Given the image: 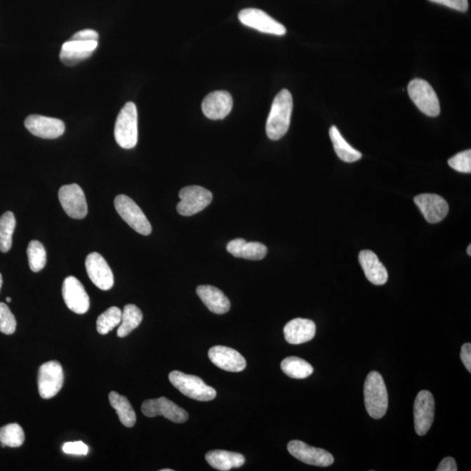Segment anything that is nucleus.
<instances>
[{
    "instance_id": "b1692460",
    "label": "nucleus",
    "mask_w": 471,
    "mask_h": 471,
    "mask_svg": "<svg viewBox=\"0 0 471 471\" xmlns=\"http://www.w3.org/2000/svg\"><path fill=\"white\" fill-rule=\"evenodd\" d=\"M206 461L212 468L221 471L240 468L246 463L244 456L239 453L226 451H212L206 456Z\"/></svg>"
},
{
    "instance_id": "2f4dec72",
    "label": "nucleus",
    "mask_w": 471,
    "mask_h": 471,
    "mask_svg": "<svg viewBox=\"0 0 471 471\" xmlns=\"http://www.w3.org/2000/svg\"><path fill=\"white\" fill-rule=\"evenodd\" d=\"M27 257L32 272H41L46 264V251L44 246L37 240H32L28 244Z\"/></svg>"
},
{
    "instance_id": "a211bd4d",
    "label": "nucleus",
    "mask_w": 471,
    "mask_h": 471,
    "mask_svg": "<svg viewBox=\"0 0 471 471\" xmlns=\"http://www.w3.org/2000/svg\"><path fill=\"white\" fill-rule=\"evenodd\" d=\"M208 358L218 368L228 372H241L246 368V359L231 347L215 346L208 351Z\"/></svg>"
},
{
    "instance_id": "412c9836",
    "label": "nucleus",
    "mask_w": 471,
    "mask_h": 471,
    "mask_svg": "<svg viewBox=\"0 0 471 471\" xmlns=\"http://www.w3.org/2000/svg\"><path fill=\"white\" fill-rule=\"evenodd\" d=\"M316 326L314 321L307 319H294L284 327V334L287 343L298 345L308 343L314 339Z\"/></svg>"
},
{
    "instance_id": "5701e85b",
    "label": "nucleus",
    "mask_w": 471,
    "mask_h": 471,
    "mask_svg": "<svg viewBox=\"0 0 471 471\" xmlns=\"http://www.w3.org/2000/svg\"><path fill=\"white\" fill-rule=\"evenodd\" d=\"M227 251L233 256L244 260H261L267 254V247L258 242H246L243 239H236L227 244Z\"/></svg>"
},
{
    "instance_id": "c9c22d12",
    "label": "nucleus",
    "mask_w": 471,
    "mask_h": 471,
    "mask_svg": "<svg viewBox=\"0 0 471 471\" xmlns=\"http://www.w3.org/2000/svg\"><path fill=\"white\" fill-rule=\"evenodd\" d=\"M430 2L449 7V8L465 13L469 9L468 0H429Z\"/></svg>"
},
{
    "instance_id": "37998d69",
    "label": "nucleus",
    "mask_w": 471,
    "mask_h": 471,
    "mask_svg": "<svg viewBox=\"0 0 471 471\" xmlns=\"http://www.w3.org/2000/svg\"><path fill=\"white\" fill-rule=\"evenodd\" d=\"M172 470H168V469L161 470V471H172Z\"/></svg>"
},
{
    "instance_id": "f704fd0d",
    "label": "nucleus",
    "mask_w": 471,
    "mask_h": 471,
    "mask_svg": "<svg viewBox=\"0 0 471 471\" xmlns=\"http://www.w3.org/2000/svg\"><path fill=\"white\" fill-rule=\"evenodd\" d=\"M62 451L67 455L87 456L89 449L84 442H69L63 445Z\"/></svg>"
},
{
    "instance_id": "9b49d317",
    "label": "nucleus",
    "mask_w": 471,
    "mask_h": 471,
    "mask_svg": "<svg viewBox=\"0 0 471 471\" xmlns=\"http://www.w3.org/2000/svg\"><path fill=\"white\" fill-rule=\"evenodd\" d=\"M142 412L147 417L164 416L175 423H185L188 413L166 397L150 399L143 402Z\"/></svg>"
},
{
    "instance_id": "bb28decb",
    "label": "nucleus",
    "mask_w": 471,
    "mask_h": 471,
    "mask_svg": "<svg viewBox=\"0 0 471 471\" xmlns=\"http://www.w3.org/2000/svg\"><path fill=\"white\" fill-rule=\"evenodd\" d=\"M142 312L135 305H125L121 314V321L117 330V336L120 338L128 336L141 324L142 321Z\"/></svg>"
},
{
    "instance_id": "0eeeda50",
    "label": "nucleus",
    "mask_w": 471,
    "mask_h": 471,
    "mask_svg": "<svg viewBox=\"0 0 471 471\" xmlns=\"http://www.w3.org/2000/svg\"><path fill=\"white\" fill-rule=\"evenodd\" d=\"M179 197L181 201L178 204L177 210L180 215L185 217L199 213L212 202V193L210 190L197 185L187 186L180 190Z\"/></svg>"
},
{
    "instance_id": "f03ea898",
    "label": "nucleus",
    "mask_w": 471,
    "mask_h": 471,
    "mask_svg": "<svg viewBox=\"0 0 471 471\" xmlns=\"http://www.w3.org/2000/svg\"><path fill=\"white\" fill-rule=\"evenodd\" d=\"M364 401L366 411L373 419L386 415L388 394L383 376L376 371L370 372L364 384Z\"/></svg>"
},
{
    "instance_id": "79ce46f5",
    "label": "nucleus",
    "mask_w": 471,
    "mask_h": 471,
    "mask_svg": "<svg viewBox=\"0 0 471 471\" xmlns=\"http://www.w3.org/2000/svg\"><path fill=\"white\" fill-rule=\"evenodd\" d=\"M6 301L8 302V303H9V302L12 301V298H11L9 297L6 298Z\"/></svg>"
},
{
    "instance_id": "a19ab883",
    "label": "nucleus",
    "mask_w": 471,
    "mask_h": 471,
    "mask_svg": "<svg viewBox=\"0 0 471 471\" xmlns=\"http://www.w3.org/2000/svg\"><path fill=\"white\" fill-rule=\"evenodd\" d=\"M2 284H3V278L1 273H0V289H1Z\"/></svg>"
},
{
    "instance_id": "a878e982",
    "label": "nucleus",
    "mask_w": 471,
    "mask_h": 471,
    "mask_svg": "<svg viewBox=\"0 0 471 471\" xmlns=\"http://www.w3.org/2000/svg\"><path fill=\"white\" fill-rule=\"evenodd\" d=\"M109 398L110 404L117 411L120 422L125 427H134L136 423V415L128 399L124 395L119 394L116 391L110 392Z\"/></svg>"
},
{
    "instance_id": "20e7f679",
    "label": "nucleus",
    "mask_w": 471,
    "mask_h": 471,
    "mask_svg": "<svg viewBox=\"0 0 471 471\" xmlns=\"http://www.w3.org/2000/svg\"><path fill=\"white\" fill-rule=\"evenodd\" d=\"M168 379L182 394L194 400L208 402L217 397V391L213 387L208 386L199 377L173 371L168 376Z\"/></svg>"
},
{
    "instance_id": "f8f14e48",
    "label": "nucleus",
    "mask_w": 471,
    "mask_h": 471,
    "mask_svg": "<svg viewBox=\"0 0 471 471\" xmlns=\"http://www.w3.org/2000/svg\"><path fill=\"white\" fill-rule=\"evenodd\" d=\"M291 455L309 465L327 467L332 465L333 456L325 449L312 447L304 442L293 440L287 445Z\"/></svg>"
},
{
    "instance_id": "ea45409f",
    "label": "nucleus",
    "mask_w": 471,
    "mask_h": 471,
    "mask_svg": "<svg viewBox=\"0 0 471 471\" xmlns=\"http://www.w3.org/2000/svg\"><path fill=\"white\" fill-rule=\"evenodd\" d=\"M467 253H468L470 256V255H471V244H470L469 247L467 248Z\"/></svg>"
},
{
    "instance_id": "cd10ccee",
    "label": "nucleus",
    "mask_w": 471,
    "mask_h": 471,
    "mask_svg": "<svg viewBox=\"0 0 471 471\" xmlns=\"http://www.w3.org/2000/svg\"><path fill=\"white\" fill-rule=\"evenodd\" d=\"M281 369L287 376L293 379L307 378L314 373V368L310 363L305 361L303 359L295 357V356L283 359Z\"/></svg>"
},
{
    "instance_id": "39448f33",
    "label": "nucleus",
    "mask_w": 471,
    "mask_h": 471,
    "mask_svg": "<svg viewBox=\"0 0 471 471\" xmlns=\"http://www.w3.org/2000/svg\"><path fill=\"white\" fill-rule=\"evenodd\" d=\"M408 92L412 102L420 112L430 117L439 116V99L429 82L422 79H415L409 82Z\"/></svg>"
},
{
    "instance_id": "e433bc0d",
    "label": "nucleus",
    "mask_w": 471,
    "mask_h": 471,
    "mask_svg": "<svg viewBox=\"0 0 471 471\" xmlns=\"http://www.w3.org/2000/svg\"><path fill=\"white\" fill-rule=\"evenodd\" d=\"M71 41H99V34L95 30L86 29L77 32L71 37Z\"/></svg>"
},
{
    "instance_id": "f3484780",
    "label": "nucleus",
    "mask_w": 471,
    "mask_h": 471,
    "mask_svg": "<svg viewBox=\"0 0 471 471\" xmlns=\"http://www.w3.org/2000/svg\"><path fill=\"white\" fill-rule=\"evenodd\" d=\"M415 203L430 224H437L447 217L449 204L444 197L437 194H420L415 197Z\"/></svg>"
},
{
    "instance_id": "ddd939ff",
    "label": "nucleus",
    "mask_w": 471,
    "mask_h": 471,
    "mask_svg": "<svg viewBox=\"0 0 471 471\" xmlns=\"http://www.w3.org/2000/svg\"><path fill=\"white\" fill-rule=\"evenodd\" d=\"M65 304L72 312L84 314L89 310V297L80 280L74 276L65 279L62 285Z\"/></svg>"
},
{
    "instance_id": "7ed1b4c3",
    "label": "nucleus",
    "mask_w": 471,
    "mask_h": 471,
    "mask_svg": "<svg viewBox=\"0 0 471 471\" xmlns=\"http://www.w3.org/2000/svg\"><path fill=\"white\" fill-rule=\"evenodd\" d=\"M114 138L122 149L131 150L138 142V114L135 103L125 104L114 125Z\"/></svg>"
},
{
    "instance_id": "473e14b6",
    "label": "nucleus",
    "mask_w": 471,
    "mask_h": 471,
    "mask_svg": "<svg viewBox=\"0 0 471 471\" xmlns=\"http://www.w3.org/2000/svg\"><path fill=\"white\" fill-rule=\"evenodd\" d=\"M17 321L8 305L0 302V332L6 336L15 333Z\"/></svg>"
},
{
    "instance_id": "c756f323",
    "label": "nucleus",
    "mask_w": 471,
    "mask_h": 471,
    "mask_svg": "<svg viewBox=\"0 0 471 471\" xmlns=\"http://www.w3.org/2000/svg\"><path fill=\"white\" fill-rule=\"evenodd\" d=\"M25 442V432L19 424L10 423L0 427V444L2 447L19 448Z\"/></svg>"
},
{
    "instance_id": "7c9ffc66",
    "label": "nucleus",
    "mask_w": 471,
    "mask_h": 471,
    "mask_svg": "<svg viewBox=\"0 0 471 471\" xmlns=\"http://www.w3.org/2000/svg\"><path fill=\"white\" fill-rule=\"evenodd\" d=\"M122 312L120 308L112 307L102 312L97 319V332L102 336L109 333L121 324Z\"/></svg>"
},
{
    "instance_id": "423d86ee",
    "label": "nucleus",
    "mask_w": 471,
    "mask_h": 471,
    "mask_svg": "<svg viewBox=\"0 0 471 471\" xmlns=\"http://www.w3.org/2000/svg\"><path fill=\"white\" fill-rule=\"evenodd\" d=\"M114 207L120 217L136 232L147 236L152 232V227L145 214L131 197L125 195L117 196L114 199Z\"/></svg>"
},
{
    "instance_id": "58836bf2",
    "label": "nucleus",
    "mask_w": 471,
    "mask_h": 471,
    "mask_svg": "<svg viewBox=\"0 0 471 471\" xmlns=\"http://www.w3.org/2000/svg\"><path fill=\"white\" fill-rule=\"evenodd\" d=\"M437 471H456L458 466L454 458H446L441 462L439 466L437 469Z\"/></svg>"
},
{
    "instance_id": "1a4fd4ad",
    "label": "nucleus",
    "mask_w": 471,
    "mask_h": 471,
    "mask_svg": "<svg viewBox=\"0 0 471 471\" xmlns=\"http://www.w3.org/2000/svg\"><path fill=\"white\" fill-rule=\"evenodd\" d=\"M239 20L244 26L253 28L264 34L283 36L286 34V28L281 23L268 15L264 11L247 8L239 13Z\"/></svg>"
},
{
    "instance_id": "6ab92c4d",
    "label": "nucleus",
    "mask_w": 471,
    "mask_h": 471,
    "mask_svg": "<svg viewBox=\"0 0 471 471\" xmlns=\"http://www.w3.org/2000/svg\"><path fill=\"white\" fill-rule=\"evenodd\" d=\"M232 107V96L227 91L208 93L202 103L204 116L211 120H222L225 118L231 113Z\"/></svg>"
},
{
    "instance_id": "393cba45",
    "label": "nucleus",
    "mask_w": 471,
    "mask_h": 471,
    "mask_svg": "<svg viewBox=\"0 0 471 471\" xmlns=\"http://www.w3.org/2000/svg\"><path fill=\"white\" fill-rule=\"evenodd\" d=\"M330 138L332 140L334 150L340 160L346 163H354L362 157V154L357 150L354 149L343 136L340 135L339 129L332 126L329 131Z\"/></svg>"
},
{
    "instance_id": "9d476101",
    "label": "nucleus",
    "mask_w": 471,
    "mask_h": 471,
    "mask_svg": "<svg viewBox=\"0 0 471 471\" xmlns=\"http://www.w3.org/2000/svg\"><path fill=\"white\" fill-rule=\"evenodd\" d=\"M59 199L63 210L70 218L82 219L88 215V204L84 190L77 183L61 187Z\"/></svg>"
},
{
    "instance_id": "4be33fe9",
    "label": "nucleus",
    "mask_w": 471,
    "mask_h": 471,
    "mask_svg": "<svg viewBox=\"0 0 471 471\" xmlns=\"http://www.w3.org/2000/svg\"><path fill=\"white\" fill-rule=\"evenodd\" d=\"M197 293L208 310L215 314H225L231 309L229 298L217 287L199 286L197 288Z\"/></svg>"
},
{
    "instance_id": "4c0bfd02",
    "label": "nucleus",
    "mask_w": 471,
    "mask_h": 471,
    "mask_svg": "<svg viewBox=\"0 0 471 471\" xmlns=\"http://www.w3.org/2000/svg\"><path fill=\"white\" fill-rule=\"evenodd\" d=\"M461 359L469 373L471 372V344L465 343L462 347Z\"/></svg>"
},
{
    "instance_id": "dca6fc26",
    "label": "nucleus",
    "mask_w": 471,
    "mask_h": 471,
    "mask_svg": "<svg viewBox=\"0 0 471 471\" xmlns=\"http://www.w3.org/2000/svg\"><path fill=\"white\" fill-rule=\"evenodd\" d=\"M86 269L89 279L99 289L107 291L112 288L113 272L102 255L97 253H90L86 258Z\"/></svg>"
},
{
    "instance_id": "72a5a7b5",
    "label": "nucleus",
    "mask_w": 471,
    "mask_h": 471,
    "mask_svg": "<svg viewBox=\"0 0 471 471\" xmlns=\"http://www.w3.org/2000/svg\"><path fill=\"white\" fill-rule=\"evenodd\" d=\"M449 166L455 171L461 173H470L471 172V151L470 150L463 151L452 157L448 161Z\"/></svg>"
},
{
    "instance_id": "2eb2a0df",
    "label": "nucleus",
    "mask_w": 471,
    "mask_h": 471,
    "mask_svg": "<svg viewBox=\"0 0 471 471\" xmlns=\"http://www.w3.org/2000/svg\"><path fill=\"white\" fill-rule=\"evenodd\" d=\"M25 127L31 134L43 139H56L65 132L64 122L59 119L31 114L25 121Z\"/></svg>"
},
{
    "instance_id": "c85d7f7f",
    "label": "nucleus",
    "mask_w": 471,
    "mask_h": 471,
    "mask_svg": "<svg viewBox=\"0 0 471 471\" xmlns=\"http://www.w3.org/2000/svg\"><path fill=\"white\" fill-rule=\"evenodd\" d=\"M16 219L12 211H7L0 218V251L7 253L12 248L13 235Z\"/></svg>"
},
{
    "instance_id": "aec40b11",
    "label": "nucleus",
    "mask_w": 471,
    "mask_h": 471,
    "mask_svg": "<svg viewBox=\"0 0 471 471\" xmlns=\"http://www.w3.org/2000/svg\"><path fill=\"white\" fill-rule=\"evenodd\" d=\"M359 261L366 279L376 286H383L388 279V273L386 267L378 257L372 251L365 250L359 255Z\"/></svg>"
},
{
    "instance_id": "4468645a",
    "label": "nucleus",
    "mask_w": 471,
    "mask_h": 471,
    "mask_svg": "<svg viewBox=\"0 0 471 471\" xmlns=\"http://www.w3.org/2000/svg\"><path fill=\"white\" fill-rule=\"evenodd\" d=\"M434 415V400L427 390L419 392L413 405L415 429L418 436H424L432 425Z\"/></svg>"
},
{
    "instance_id": "6e6552de",
    "label": "nucleus",
    "mask_w": 471,
    "mask_h": 471,
    "mask_svg": "<svg viewBox=\"0 0 471 471\" xmlns=\"http://www.w3.org/2000/svg\"><path fill=\"white\" fill-rule=\"evenodd\" d=\"M64 383L62 366L57 361L44 363L39 369V393L43 399L55 397L61 390Z\"/></svg>"
},
{
    "instance_id": "f257e3e1",
    "label": "nucleus",
    "mask_w": 471,
    "mask_h": 471,
    "mask_svg": "<svg viewBox=\"0 0 471 471\" xmlns=\"http://www.w3.org/2000/svg\"><path fill=\"white\" fill-rule=\"evenodd\" d=\"M293 107V96L287 89L276 95L266 121V135L272 141L281 139L288 131Z\"/></svg>"
}]
</instances>
